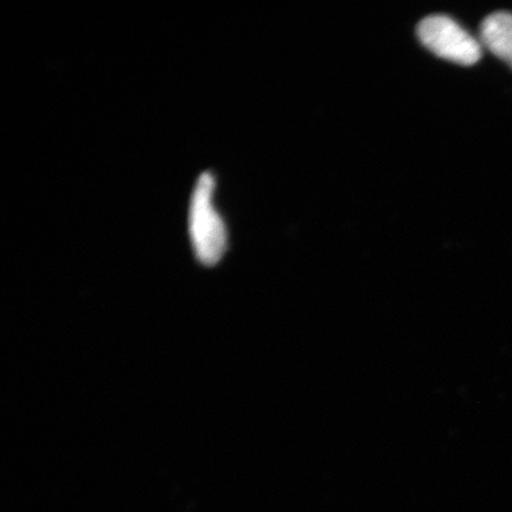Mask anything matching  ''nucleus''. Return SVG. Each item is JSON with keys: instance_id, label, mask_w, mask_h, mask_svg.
I'll use <instances>...</instances> for the list:
<instances>
[{"instance_id": "1", "label": "nucleus", "mask_w": 512, "mask_h": 512, "mask_svg": "<svg viewBox=\"0 0 512 512\" xmlns=\"http://www.w3.org/2000/svg\"><path fill=\"white\" fill-rule=\"evenodd\" d=\"M215 179L204 172L192 192L189 208V233L197 259L213 266L227 251L226 224L214 206Z\"/></svg>"}, {"instance_id": "2", "label": "nucleus", "mask_w": 512, "mask_h": 512, "mask_svg": "<svg viewBox=\"0 0 512 512\" xmlns=\"http://www.w3.org/2000/svg\"><path fill=\"white\" fill-rule=\"evenodd\" d=\"M418 36L434 55L460 66H473L482 57V43L454 19L444 15L422 19Z\"/></svg>"}, {"instance_id": "3", "label": "nucleus", "mask_w": 512, "mask_h": 512, "mask_svg": "<svg viewBox=\"0 0 512 512\" xmlns=\"http://www.w3.org/2000/svg\"><path fill=\"white\" fill-rule=\"evenodd\" d=\"M480 43L512 68V14L495 12L480 25Z\"/></svg>"}]
</instances>
